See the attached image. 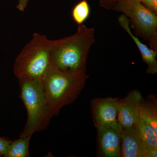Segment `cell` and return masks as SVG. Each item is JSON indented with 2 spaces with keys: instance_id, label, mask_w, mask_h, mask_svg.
I'll use <instances>...</instances> for the list:
<instances>
[{
  "instance_id": "cell-1",
  "label": "cell",
  "mask_w": 157,
  "mask_h": 157,
  "mask_svg": "<svg viewBox=\"0 0 157 157\" xmlns=\"http://www.w3.org/2000/svg\"><path fill=\"white\" fill-rule=\"evenodd\" d=\"M95 41L94 29L83 24L72 36L51 40L52 66L63 71L86 73L88 55Z\"/></svg>"
},
{
  "instance_id": "cell-2",
  "label": "cell",
  "mask_w": 157,
  "mask_h": 157,
  "mask_svg": "<svg viewBox=\"0 0 157 157\" xmlns=\"http://www.w3.org/2000/svg\"><path fill=\"white\" fill-rule=\"evenodd\" d=\"M20 98L24 104L27 120L19 137L30 139L35 132L47 128L55 116L46 96L43 80L34 78L18 79Z\"/></svg>"
},
{
  "instance_id": "cell-3",
  "label": "cell",
  "mask_w": 157,
  "mask_h": 157,
  "mask_svg": "<svg viewBox=\"0 0 157 157\" xmlns=\"http://www.w3.org/2000/svg\"><path fill=\"white\" fill-rule=\"evenodd\" d=\"M88 77L86 73L63 71L52 66L43 83L55 116L58 115L63 107L76 101Z\"/></svg>"
},
{
  "instance_id": "cell-4",
  "label": "cell",
  "mask_w": 157,
  "mask_h": 157,
  "mask_svg": "<svg viewBox=\"0 0 157 157\" xmlns=\"http://www.w3.org/2000/svg\"><path fill=\"white\" fill-rule=\"evenodd\" d=\"M52 67L51 40L45 35L35 33L16 58L14 73L18 79L43 80Z\"/></svg>"
},
{
  "instance_id": "cell-5",
  "label": "cell",
  "mask_w": 157,
  "mask_h": 157,
  "mask_svg": "<svg viewBox=\"0 0 157 157\" xmlns=\"http://www.w3.org/2000/svg\"><path fill=\"white\" fill-rule=\"evenodd\" d=\"M113 8L130 18L137 36L148 40L151 48L157 51V15L135 0H117Z\"/></svg>"
},
{
  "instance_id": "cell-6",
  "label": "cell",
  "mask_w": 157,
  "mask_h": 157,
  "mask_svg": "<svg viewBox=\"0 0 157 157\" xmlns=\"http://www.w3.org/2000/svg\"><path fill=\"white\" fill-rule=\"evenodd\" d=\"M120 99L97 98L91 102L93 121L96 128L110 125L117 123Z\"/></svg>"
},
{
  "instance_id": "cell-7",
  "label": "cell",
  "mask_w": 157,
  "mask_h": 157,
  "mask_svg": "<svg viewBox=\"0 0 157 157\" xmlns=\"http://www.w3.org/2000/svg\"><path fill=\"white\" fill-rule=\"evenodd\" d=\"M99 151L101 156L121 157L122 127L116 123L97 128Z\"/></svg>"
},
{
  "instance_id": "cell-8",
  "label": "cell",
  "mask_w": 157,
  "mask_h": 157,
  "mask_svg": "<svg viewBox=\"0 0 157 157\" xmlns=\"http://www.w3.org/2000/svg\"><path fill=\"white\" fill-rule=\"evenodd\" d=\"M147 150L135 125L122 128L121 157H145Z\"/></svg>"
},
{
  "instance_id": "cell-9",
  "label": "cell",
  "mask_w": 157,
  "mask_h": 157,
  "mask_svg": "<svg viewBox=\"0 0 157 157\" xmlns=\"http://www.w3.org/2000/svg\"><path fill=\"white\" fill-rule=\"evenodd\" d=\"M143 98L140 92L135 90L124 99H120L117 123L122 128L135 125L138 107Z\"/></svg>"
},
{
  "instance_id": "cell-10",
  "label": "cell",
  "mask_w": 157,
  "mask_h": 157,
  "mask_svg": "<svg viewBox=\"0 0 157 157\" xmlns=\"http://www.w3.org/2000/svg\"><path fill=\"white\" fill-rule=\"evenodd\" d=\"M118 22L121 26L132 37L139 49L142 60L147 65V73L155 75L157 73V52L156 51L149 48L145 44L140 42V40L132 33L129 26L130 20L124 14L118 17Z\"/></svg>"
},
{
  "instance_id": "cell-11",
  "label": "cell",
  "mask_w": 157,
  "mask_h": 157,
  "mask_svg": "<svg viewBox=\"0 0 157 157\" xmlns=\"http://www.w3.org/2000/svg\"><path fill=\"white\" fill-rule=\"evenodd\" d=\"M136 119L150 127L157 134V101L151 94L140 102Z\"/></svg>"
},
{
  "instance_id": "cell-12",
  "label": "cell",
  "mask_w": 157,
  "mask_h": 157,
  "mask_svg": "<svg viewBox=\"0 0 157 157\" xmlns=\"http://www.w3.org/2000/svg\"><path fill=\"white\" fill-rule=\"evenodd\" d=\"M30 139L20 137L19 139L11 141L4 157H29V147Z\"/></svg>"
},
{
  "instance_id": "cell-13",
  "label": "cell",
  "mask_w": 157,
  "mask_h": 157,
  "mask_svg": "<svg viewBox=\"0 0 157 157\" xmlns=\"http://www.w3.org/2000/svg\"><path fill=\"white\" fill-rule=\"evenodd\" d=\"M90 8L86 0H82L74 6L72 11V17L78 25L83 24L90 16Z\"/></svg>"
},
{
  "instance_id": "cell-14",
  "label": "cell",
  "mask_w": 157,
  "mask_h": 157,
  "mask_svg": "<svg viewBox=\"0 0 157 157\" xmlns=\"http://www.w3.org/2000/svg\"><path fill=\"white\" fill-rule=\"evenodd\" d=\"M11 142L9 138L0 137V157L4 156Z\"/></svg>"
},
{
  "instance_id": "cell-15",
  "label": "cell",
  "mask_w": 157,
  "mask_h": 157,
  "mask_svg": "<svg viewBox=\"0 0 157 157\" xmlns=\"http://www.w3.org/2000/svg\"><path fill=\"white\" fill-rule=\"evenodd\" d=\"M140 2L155 14H157V0H142Z\"/></svg>"
},
{
  "instance_id": "cell-16",
  "label": "cell",
  "mask_w": 157,
  "mask_h": 157,
  "mask_svg": "<svg viewBox=\"0 0 157 157\" xmlns=\"http://www.w3.org/2000/svg\"><path fill=\"white\" fill-rule=\"evenodd\" d=\"M17 9L20 11H24L28 5L29 0H17Z\"/></svg>"
},
{
  "instance_id": "cell-17",
  "label": "cell",
  "mask_w": 157,
  "mask_h": 157,
  "mask_svg": "<svg viewBox=\"0 0 157 157\" xmlns=\"http://www.w3.org/2000/svg\"><path fill=\"white\" fill-rule=\"evenodd\" d=\"M101 4L106 9L111 8L115 4L116 0H101Z\"/></svg>"
},
{
  "instance_id": "cell-18",
  "label": "cell",
  "mask_w": 157,
  "mask_h": 157,
  "mask_svg": "<svg viewBox=\"0 0 157 157\" xmlns=\"http://www.w3.org/2000/svg\"><path fill=\"white\" fill-rule=\"evenodd\" d=\"M157 148L148 149L147 150L145 157H156Z\"/></svg>"
},
{
  "instance_id": "cell-19",
  "label": "cell",
  "mask_w": 157,
  "mask_h": 157,
  "mask_svg": "<svg viewBox=\"0 0 157 157\" xmlns=\"http://www.w3.org/2000/svg\"><path fill=\"white\" fill-rule=\"evenodd\" d=\"M135 1H137V2H141L142 0H135Z\"/></svg>"
},
{
  "instance_id": "cell-20",
  "label": "cell",
  "mask_w": 157,
  "mask_h": 157,
  "mask_svg": "<svg viewBox=\"0 0 157 157\" xmlns=\"http://www.w3.org/2000/svg\"><path fill=\"white\" fill-rule=\"evenodd\" d=\"M116 1H117V0H116Z\"/></svg>"
}]
</instances>
